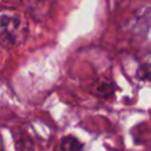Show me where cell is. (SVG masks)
Here are the masks:
<instances>
[{"label":"cell","instance_id":"obj_1","mask_svg":"<svg viewBox=\"0 0 151 151\" xmlns=\"http://www.w3.org/2000/svg\"><path fill=\"white\" fill-rule=\"evenodd\" d=\"M28 26L26 20L15 13H2L0 20L1 45L5 48L20 45L27 37Z\"/></svg>","mask_w":151,"mask_h":151},{"label":"cell","instance_id":"obj_2","mask_svg":"<svg viewBox=\"0 0 151 151\" xmlns=\"http://www.w3.org/2000/svg\"><path fill=\"white\" fill-rule=\"evenodd\" d=\"M61 151H80L83 149V144L74 137H64L60 142Z\"/></svg>","mask_w":151,"mask_h":151},{"label":"cell","instance_id":"obj_3","mask_svg":"<svg viewBox=\"0 0 151 151\" xmlns=\"http://www.w3.org/2000/svg\"><path fill=\"white\" fill-rule=\"evenodd\" d=\"M111 92H112V88H111V86L109 84L103 83V84L97 86V93L100 97H107V96H110Z\"/></svg>","mask_w":151,"mask_h":151},{"label":"cell","instance_id":"obj_4","mask_svg":"<svg viewBox=\"0 0 151 151\" xmlns=\"http://www.w3.org/2000/svg\"><path fill=\"white\" fill-rule=\"evenodd\" d=\"M2 1L11 4V5H28V4L38 1V0H2Z\"/></svg>","mask_w":151,"mask_h":151}]
</instances>
